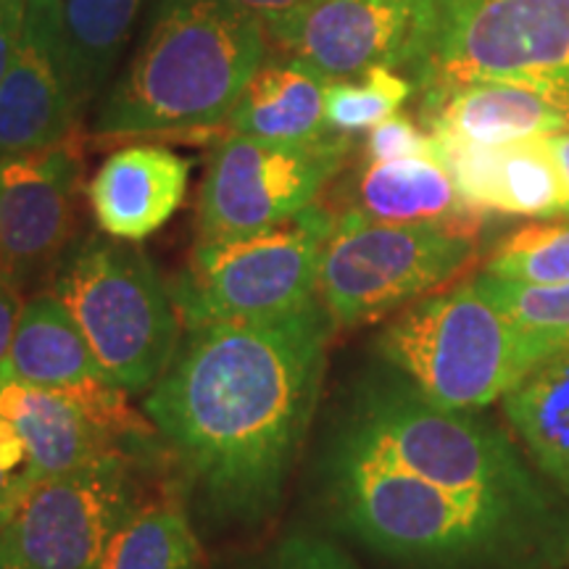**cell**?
Returning <instances> with one entry per match:
<instances>
[{"mask_svg":"<svg viewBox=\"0 0 569 569\" xmlns=\"http://www.w3.org/2000/svg\"><path fill=\"white\" fill-rule=\"evenodd\" d=\"M417 84L401 71L372 67L346 80H330L325 90V124L330 132L372 130L409 101Z\"/></svg>","mask_w":569,"mask_h":569,"instance_id":"d4e9b609","label":"cell"},{"mask_svg":"<svg viewBox=\"0 0 569 569\" xmlns=\"http://www.w3.org/2000/svg\"><path fill=\"white\" fill-rule=\"evenodd\" d=\"M348 134L306 142L232 134L211 153L198 196V238H227L296 217L343 167Z\"/></svg>","mask_w":569,"mask_h":569,"instance_id":"8fae6325","label":"cell"},{"mask_svg":"<svg viewBox=\"0 0 569 569\" xmlns=\"http://www.w3.org/2000/svg\"><path fill=\"white\" fill-rule=\"evenodd\" d=\"M80 174L74 138L0 159V274L19 288L46 272L69 246Z\"/></svg>","mask_w":569,"mask_h":569,"instance_id":"4fadbf2b","label":"cell"},{"mask_svg":"<svg viewBox=\"0 0 569 569\" xmlns=\"http://www.w3.org/2000/svg\"><path fill=\"white\" fill-rule=\"evenodd\" d=\"M53 293L80 325L98 365L127 393H148L180 348L169 284L134 243L90 238L67 256Z\"/></svg>","mask_w":569,"mask_h":569,"instance_id":"8992f818","label":"cell"},{"mask_svg":"<svg viewBox=\"0 0 569 569\" xmlns=\"http://www.w3.org/2000/svg\"><path fill=\"white\" fill-rule=\"evenodd\" d=\"M503 411L540 472L569 498V348L511 388Z\"/></svg>","mask_w":569,"mask_h":569,"instance_id":"603a6c76","label":"cell"},{"mask_svg":"<svg viewBox=\"0 0 569 569\" xmlns=\"http://www.w3.org/2000/svg\"><path fill=\"white\" fill-rule=\"evenodd\" d=\"M0 569H30V567H27L24 561H19L3 543H0Z\"/></svg>","mask_w":569,"mask_h":569,"instance_id":"e575fe53","label":"cell"},{"mask_svg":"<svg viewBox=\"0 0 569 569\" xmlns=\"http://www.w3.org/2000/svg\"><path fill=\"white\" fill-rule=\"evenodd\" d=\"M561 90H565V98H567V103H569V69H567L565 82H561Z\"/></svg>","mask_w":569,"mask_h":569,"instance_id":"8d00e7d4","label":"cell"},{"mask_svg":"<svg viewBox=\"0 0 569 569\" xmlns=\"http://www.w3.org/2000/svg\"><path fill=\"white\" fill-rule=\"evenodd\" d=\"M27 0H0V82L17 56L21 30H24Z\"/></svg>","mask_w":569,"mask_h":569,"instance_id":"4dcf8cb0","label":"cell"},{"mask_svg":"<svg viewBox=\"0 0 569 569\" xmlns=\"http://www.w3.org/2000/svg\"><path fill=\"white\" fill-rule=\"evenodd\" d=\"M0 417L17 427L40 480L74 472L111 453H127L69 390L0 380Z\"/></svg>","mask_w":569,"mask_h":569,"instance_id":"d6986e66","label":"cell"},{"mask_svg":"<svg viewBox=\"0 0 569 569\" xmlns=\"http://www.w3.org/2000/svg\"><path fill=\"white\" fill-rule=\"evenodd\" d=\"M142 0H27L32 21L84 109L117 67Z\"/></svg>","mask_w":569,"mask_h":569,"instance_id":"ac0fdd59","label":"cell"},{"mask_svg":"<svg viewBox=\"0 0 569 569\" xmlns=\"http://www.w3.org/2000/svg\"><path fill=\"white\" fill-rule=\"evenodd\" d=\"M348 436L451 493L482 498L538 528L569 536V522L540 496L509 440L475 411L438 407L415 386L382 388L367 398Z\"/></svg>","mask_w":569,"mask_h":569,"instance_id":"5b68a950","label":"cell"},{"mask_svg":"<svg viewBox=\"0 0 569 569\" xmlns=\"http://www.w3.org/2000/svg\"><path fill=\"white\" fill-rule=\"evenodd\" d=\"M259 569H359L338 546L317 536H290L274 546Z\"/></svg>","mask_w":569,"mask_h":569,"instance_id":"f546056e","label":"cell"},{"mask_svg":"<svg viewBox=\"0 0 569 569\" xmlns=\"http://www.w3.org/2000/svg\"><path fill=\"white\" fill-rule=\"evenodd\" d=\"M21 309H24V303H21V288L6 274H0V369H3L6 359H9Z\"/></svg>","mask_w":569,"mask_h":569,"instance_id":"1f68e13d","label":"cell"},{"mask_svg":"<svg viewBox=\"0 0 569 569\" xmlns=\"http://www.w3.org/2000/svg\"><path fill=\"white\" fill-rule=\"evenodd\" d=\"M142 509L127 453L46 478L0 530V543L30 569H101L111 538Z\"/></svg>","mask_w":569,"mask_h":569,"instance_id":"7c38bea8","label":"cell"},{"mask_svg":"<svg viewBox=\"0 0 569 569\" xmlns=\"http://www.w3.org/2000/svg\"><path fill=\"white\" fill-rule=\"evenodd\" d=\"M101 569H203L190 517L169 503L142 507L111 538Z\"/></svg>","mask_w":569,"mask_h":569,"instance_id":"cb8c5ba5","label":"cell"},{"mask_svg":"<svg viewBox=\"0 0 569 569\" xmlns=\"http://www.w3.org/2000/svg\"><path fill=\"white\" fill-rule=\"evenodd\" d=\"M193 161L163 146H127L101 163L88 201L103 234L142 243L180 211Z\"/></svg>","mask_w":569,"mask_h":569,"instance_id":"9a60e30c","label":"cell"},{"mask_svg":"<svg viewBox=\"0 0 569 569\" xmlns=\"http://www.w3.org/2000/svg\"><path fill=\"white\" fill-rule=\"evenodd\" d=\"M440 21L443 0H311L264 30L325 80L388 67L417 84L438 48Z\"/></svg>","mask_w":569,"mask_h":569,"instance_id":"30bf717a","label":"cell"},{"mask_svg":"<svg viewBox=\"0 0 569 569\" xmlns=\"http://www.w3.org/2000/svg\"><path fill=\"white\" fill-rule=\"evenodd\" d=\"M486 293L525 330L551 338L569 348V282L561 284H517L496 280L482 272L478 280Z\"/></svg>","mask_w":569,"mask_h":569,"instance_id":"4316f807","label":"cell"},{"mask_svg":"<svg viewBox=\"0 0 569 569\" xmlns=\"http://www.w3.org/2000/svg\"><path fill=\"white\" fill-rule=\"evenodd\" d=\"M0 380L24 382L34 388L67 390L109 380L96 353L74 322L67 303L53 293H40L21 309L17 336Z\"/></svg>","mask_w":569,"mask_h":569,"instance_id":"44dd1931","label":"cell"},{"mask_svg":"<svg viewBox=\"0 0 569 569\" xmlns=\"http://www.w3.org/2000/svg\"><path fill=\"white\" fill-rule=\"evenodd\" d=\"M432 159L457 184L461 201L480 213L549 219L565 217V188L549 138L480 146L430 132Z\"/></svg>","mask_w":569,"mask_h":569,"instance_id":"5bb4252c","label":"cell"},{"mask_svg":"<svg viewBox=\"0 0 569 569\" xmlns=\"http://www.w3.org/2000/svg\"><path fill=\"white\" fill-rule=\"evenodd\" d=\"M30 451L9 419L0 417V507L13 517L27 493L38 486Z\"/></svg>","mask_w":569,"mask_h":569,"instance_id":"83f0119b","label":"cell"},{"mask_svg":"<svg viewBox=\"0 0 569 569\" xmlns=\"http://www.w3.org/2000/svg\"><path fill=\"white\" fill-rule=\"evenodd\" d=\"M475 238L448 224H393L346 211L319 261V303L340 327L375 322L472 264Z\"/></svg>","mask_w":569,"mask_h":569,"instance_id":"ba28073f","label":"cell"},{"mask_svg":"<svg viewBox=\"0 0 569 569\" xmlns=\"http://www.w3.org/2000/svg\"><path fill=\"white\" fill-rule=\"evenodd\" d=\"M230 3L238 6L240 11L251 13V17L259 19L264 27H269L274 24V21L296 13L298 9H303L311 0H230Z\"/></svg>","mask_w":569,"mask_h":569,"instance_id":"d6a6232c","label":"cell"},{"mask_svg":"<svg viewBox=\"0 0 569 569\" xmlns=\"http://www.w3.org/2000/svg\"><path fill=\"white\" fill-rule=\"evenodd\" d=\"M415 156H432L430 132H422L409 117L393 113L386 122L369 130L367 138V161H396L415 159Z\"/></svg>","mask_w":569,"mask_h":569,"instance_id":"f1b7e54d","label":"cell"},{"mask_svg":"<svg viewBox=\"0 0 569 569\" xmlns=\"http://www.w3.org/2000/svg\"><path fill=\"white\" fill-rule=\"evenodd\" d=\"M319 71L296 59L261 63L230 113L234 134L277 142H306L327 134L325 90Z\"/></svg>","mask_w":569,"mask_h":569,"instance_id":"7402d4cb","label":"cell"},{"mask_svg":"<svg viewBox=\"0 0 569 569\" xmlns=\"http://www.w3.org/2000/svg\"><path fill=\"white\" fill-rule=\"evenodd\" d=\"M377 348L427 401L453 411L490 407L565 351L551 338L519 327L478 282L411 303L388 325Z\"/></svg>","mask_w":569,"mask_h":569,"instance_id":"277c9868","label":"cell"},{"mask_svg":"<svg viewBox=\"0 0 569 569\" xmlns=\"http://www.w3.org/2000/svg\"><path fill=\"white\" fill-rule=\"evenodd\" d=\"M80 113L82 106L51 48L24 17L17 56L0 82V159L34 153L74 138Z\"/></svg>","mask_w":569,"mask_h":569,"instance_id":"e0dca14e","label":"cell"},{"mask_svg":"<svg viewBox=\"0 0 569 569\" xmlns=\"http://www.w3.org/2000/svg\"><path fill=\"white\" fill-rule=\"evenodd\" d=\"M486 274L517 284L569 282V222H536L496 246Z\"/></svg>","mask_w":569,"mask_h":569,"instance_id":"484cf974","label":"cell"},{"mask_svg":"<svg viewBox=\"0 0 569 569\" xmlns=\"http://www.w3.org/2000/svg\"><path fill=\"white\" fill-rule=\"evenodd\" d=\"M332 227L336 217L311 203L264 230L198 238L188 269L169 284L182 322L269 319L315 301Z\"/></svg>","mask_w":569,"mask_h":569,"instance_id":"52a82bcc","label":"cell"},{"mask_svg":"<svg viewBox=\"0 0 569 569\" xmlns=\"http://www.w3.org/2000/svg\"><path fill=\"white\" fill-rule=\"evenodd\" d=\"M430 132L503 146L549 138L569 127V106L557 90L525 80H480L422 103Z\"/></svg>","mask_w":569,"mask_h":569,"instance_id":"2e32d148","label":"cell"},{"mask_svg":"<svg viewBox=\"0 0 569 569\" xmlns=\"http://www.w3.org/2000/svg\"><path fill=\"white\" fill-rule=\"evenodd\" d=\"M567 69L569 0H443L438 48L417 88L432 101L469 82L525 80L565 98Z\"/></svg>","mask_w":569,"mask_h":569,"instance_id":"9c48e42d","label":"cell"},{"mask_svg":"<svg viewBox=\"0 0 569 569\" xmlns=\"http://www.w3.org/2000/svg\"><path fill=\"white\" fill-rule=\"evenodd\" d=\"M549 146L553 161H557L561 188H565V217H569V127L549 134Z\"/></svg>","mask_w":569,"mask_h":569,"instance_id":"836d02e7","label":"cell"},{"mask_svg":"<svg viewBox=\"0 0 569 569\" xmlns=\"http://www.w3.org/2000/svg\"><path fill=\"white\" fill-rule=\"evenodd\" d=\"M356 211L377 222L448 224L478 234L486 213L461 201L446 167L432 156L369 163L356 190Z\"/></svg>","mask_w":569,"mask_h":569,"instance_id":"ffe728a7","label":"cell"},{"mask_svg":"<svg viewBox=\"0 0 569 569\" xmlns=\"http://www.w3.org/2000/svg\"><path fill=\"white\" fill-rule=\"evenodd\" d=\"M325 306L188 327L142 411L222 519L259 522L280 503L322 390Z\"/></svg>","mask_w":569,"mask_h":569,"instance_id":"6da1fadb","label":"cell"},{"mask_svg":"<svg viewBox=\"0 0 569 569\" xmlns=\"http://www.w3.org/2000/svg\"><path fill=\"white\" fill-rule=\"evenodd\" d=\"M340 517L361 543L419 569H567L569 536L459 496L346 436L332 461Z\"/></svg>","mask_w":569,"mask_h":569,"instance_id":"7a4b0ae2","label":"cell"},{"mask_svg":"<svg viewBox=\"0 0 569 569\" xmlns=\"http://www.w3.org/2000/svg\"><path fill=\"white\" fill-rule=\"evenodd\" d=\"M9 519H11V515H9V511H6L3 507H0V530H3V528H6V522H9Z\"/></svg>","mask_w":569,"mask_h":569,"instance_id":"d590c367","label":"cell"},{"mask_svg":"<svg viewBox=\"0 0 569 569\" xmlns=\"http://www.w3.org/2000/svg\"><path fill=\"white\" fill-rule=\"evenodd\" d=\"M264 53V24L230 0H153L146 38L103 101L96 132L122 138L224 122Z\"/></svg>","mask_w":569,"mask_h":569,"instance_id":"3957f363","label":"cell"}]
</instances>
